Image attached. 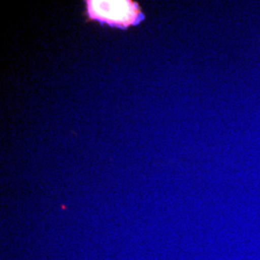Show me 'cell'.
I'll list each match as a JSON object with an SVG mask.
<instances>
[{"label": "cell", "mask_w": 260, "mask_h": 260, "mask_svg": "<svg viewBox=\"0 0 260 260\" xmlns=\"http://www.w3.org/2000/svg\"><path fill=\"white\" fill-rule=\"evenodd\" d=\"M88 17L113 27L128 28L144 19L137 3L132 1H86Z\"/></svg>", "instance_id": "6da1fadb"}]
</instances>
